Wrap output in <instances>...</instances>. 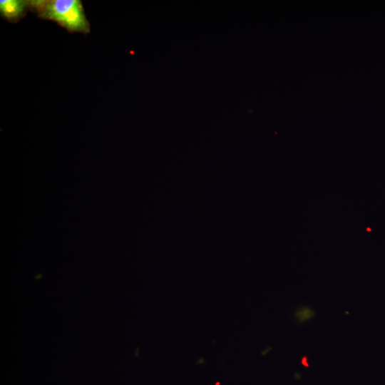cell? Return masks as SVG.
Segmentation results:
<instances>
[{
    "label": "cell",
    "mask_w": 385,
    "mask_h": 385,
    "mask_svg": "<svg viewBox=\"0 0 385 385\" xmlns=\"http://www.w3.org/2000/svg\"><path fill=\"white\" fill-rule=\"evenodd\" d=\"M294 316L299 323H302L312 319L314 316V311L309 307H304L298 309L295 312Z\"/></svg>",
    "instance_id": "3957f363"
},
{
    "label": "cell",
    "mask_w": 385,
    "mask_h": 385,
    "mask_svg": "<svg viewBox=\"0 0 385 385\" xmlns=\"http://www.w3.org/2000/svg\"><path fill=\"white\" fill-rule=\"evenodd\" d=\"M29 10L53 21L71 33L90 32V24L80 0H29Z\"/></svg>",
    "instance_id": "6da1fadb"
},
{
    "label": "cell",
    "mask_w": 385,
    "mask_h": 385,
    "mask_svg": "<svg viewBox=\"0 0 385 385\" xmlns=\"http://www.w3.org/2000/svg\"><path fill=\"white\" fill-rule=\"evenodd\" d=\"M29 10V1L26 0H1L0 14L3 19L16 23L26 15Z\"/></svg>",
    "instance_id": "7a4b0ae2"
},
{
    "label": "cell",
    "mask_w": 385,
    "mask_h": 385,
    "mask_svg": "<svg viewBox=\"0 0 385 385\" xmlns=\"http://www.w3.org/2000/svg\"><path fill=\"white\" fill-rule=\"evenodd\" d=\"M300 364L306 367L309 366L308 357L306 355H304L300 359Z\"/></svg>",
    "instance_id": "277c9868"
}]
</instances>
